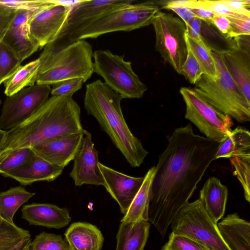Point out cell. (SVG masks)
<instances>
[{
	"label": "cell",
	"mask_w": 250,
	"mask_h": 250,
	"mask_svg": "<svg viewBox=\"0 0 250 250\" xmlns=\"http://www.w3.org/2000/svg\"><path fill=\"white\" fill-rule=\"evenodd\" d=\"M219 144L195 134L190 124L169 137L155 166L147 217L162 237L215 160Z\"/></svg>",
	"instance_id": "obj_1"
},
{
	"label": "cell",
	"mask_w": 250,
	"mask_h": 250,
	"mask_svg": "<svg viewBox=\"0 0 250 250\" xmlns=\"http://www.w3.org/2000/svg\"><path fill=\"white\" fill-rule=\"evenodd\" d=\"M80 115L72 97L52 96L30 117L7 131L0 160L14 150L83 131Z\"/></svg>",
	"instance_id": "obj_2"
},
{
	"label": "cell",
	"mask_w": 250,
	"mask_h": 250,
	"mask_svg": "<svg viewBox=\"0 0 250 250\" xmlns=\"http://www.w3.org/2000/svg\"><path fill=\"white\" fill-rule=\"evenodd\" d=\"M122 99L99 79L86 84L84 107L87 114L96 119L129 165L137 167L144 162L148 152L128 127L121 107Z\"/></svg>",
	"instance_id": "obj_3"
},
{
	"label": "cell",
	"mask_w": 250,
	"mask_h": 250,
	"mask_svg": "<svg viewBox=\"0 0 250 250\" xmlns=\"http://www.w3.org/2000/svg\"><path fill=\"white\" fill-rule=\"evenodd\" d=\"M93 53L91 45L85 40L61 48L46 45L38 58L41 66L36 84L53 85L78 78L85 83L94 72Z\"/></svg>",
	"instance_id": "obj_4"
},
{
	"label": "cell",
	"mask_w": 250,
	"mask_h": 250,
	"mask_svg": "<svg viewBox=\"0 0 250 250\" xmlns=\"http://www.w3.org/2000/svg\"><path fill=\"white\" fill-rule=\"evenodd\" d=\"M159 11V6L153 1L123 5L101 14L64 39L55 41L52 44L60 48L78 40L97 38L110 32L131 31L151 24Z\"/></svg>",
	"instance_id": "obj_5"
},
{
	"label": "cell",
	"mask_w": 250,
	"mask_h": 250,
	"mask_svg": "<svg viewBox=\"0 0 250 250\" xmlns=\"http://www.w3.org/2000/svg\"><path fill=\"white\" fill-rule=\"evenodd\" d=\"M216 77L203 75L194 90L221 113L241 123L250 121V101L225 67L221 52L212 51Z\"/></svg>",
	"instance_id": "obj_6"
},
{
	"label": "cell",
	"mask_w": 250,
	"mask_h": 250,
	"mask_svg": "<svg viewBox=\"0 0 250 250\" xmlns=\"http://www.w3.org/2000/svg\"><path fill=\"white\" fill-rule=\"evenodd\" d=\"M170 226L172 232L190 238L208 250H231L223 240L217 224L199 199L184 206Z\"/></svg>",
	"instance_id": "obj_7"
},
{
	"label": "cell",
	"mask_w": 250,
	"mask_h": 250,
	"mask_svg": "<svg viewBox=\"0 0 250 250\" xmlns=\"http://www.w3.org/2000/svg\"><path fill=\"white\" fill-rule=\"evenodd\" d=\"M93 58L94 72L123 99H140L147 90L146 86L134 72L131 63L124 60V55L99 50L93 53Z\"/></svg>",
	"instance_id": "obj_8"
},
{
	"label": "cell",
	"mask_w": 250,
	"mask_h": 250,
	"mask_svg": "<svg viewBox=\"0 0 250 250\" xmlns=\"http://www.w3.org/2000/svg\"><path fill=\"white\" fill-rule=\"evenodd\" d=\"M151 24L155 34L156 50L165 62L181 74L188 53L185 22L170 13L159 10Z\"/></svg>",
	"instance_id": "obj_9"
},
{
	"label": "cell",
	"mask_w": 250,
	"mask_h": 250,
	"mask_svg": "<svg viewBox=\"0 0 250 250\" xmlns=\"http://www.w3.org/2000/svg\"><path fill=\"white\" fill-rule=\"evenodd\" d=\"M180 92L186 104L185 118L206 137L220 143L231 130V118L215 108L193 88L182 87Z\"/></svg>",
	"instance_id": "obj_10"
},
{
	"label": "cell",
	"mask_w": 250,
	"mask_h": 250,
	"mask_svg": "<svg viewBox=\"0 0 250 250\" xmlns=\"http://www.w3.org/2000/svg\"><path fill=\"white\" fill-rule=\"evenodd\" d=\"M49 85L35 84L7 97L0 116V129L8 131L33 115L48 99Z\"/></svg>",
	"instance_id": "obj_11"
},
{
	"label": "cell",
	"mask_w": 250,
	"mask_h": 250,
	"mask_svg": "<svg viewBox=\"0 0 250 250\" xmlns=\"http://www.w3.org/2000/svg\"><path fill=\"white\" fill-rule=\"evenodd\" d=\"M71 7L54 4L40 10L28 22L30 35L41 49L55 41L62 31Z\"/></svg>",
	"instance_id": "obj_12"
},
{
	"label": "cell",
	"mask_w": 250,
	"mask_h": 250,
	"mask_svg": "<svg viewBox=\"0 0 250 250\" xmlns=\"http://www.w3.org/2000/svg\"><path fill=\"white\" fill-rule=\"evenodd\" d=\"M70 177L76 186L83 184L104 186L100 171L98 152L94 146L91 134L86 130L80 150L74 158Z\"/></svg>",
	"instance_id": "obj_13"
},
{
	"label": "cell",
	"mask_w": 250,
	"mask_h": 250,
	"mask_svg": "<svg viewBox=\"0 0 250 250\" xmlns=\"http://www.w3.org/2000/svg\"><path fill=\"white\" fill-rule=\"evenodd\" d=\"M134 2L132 0H82L79 3L71 7L63 28L55 41L64 39L103 13Z\"/></svg>",
	"instance_id": "obj_14"
},
{
	"label": "cell",
	"mask_w": 250,
	"mask_h": 250,
	"mask_svg": "<svg viewBox=\"0 0 250 250\" xmlns=\"http://www.w3.org/2000/svg\"><path fill=\"white\" fill-rule=\"evenodd\" d=\"M98 165L104 181V187L125 215L140 189L144 177L127 175L100 162Z\"/></svg>",
	"instance_id": "obj_15"
},
{
	"label": "cell",
	"mask_w": 250,
	"mask_h": 250,
	"mask_svg": "<svg viewBox=\"0 0 250 250\" xmlns=\"http://www.w3.org/2000/svg\"><path fill=\"white\" fill-rule=\"evenodd\" d=\"M86 130L56 138L31 147L39 157L64 168L73 160L81 148Z\"/></svg>",
	"instance_id": "obj_16"
},
{
	"label": "cell",
	"mask_w": 250,
	"mask_h": 250,
	"mask_svg": "<svg viewBox=\"0 0 250 250\" xmlns=\"http://www.w3.org/2000/svg\"><path fill=\"white\" fill-rule=\"evenodd\" d=\"M39 11H17L12 23L1 40L21 62L40 49L39 44L30 35L28 25L29 20Z\"/></svg>",
	"instance_id": "obj_17"
},
{
	"label": "cell",
	"mask_w": 250,
	"mask_h": 250,
	"mask_svg": "<svg viewBox=\"0 0 250 250\" xmlns=\"http://www.w3.org/2000/svg\"><path fill=\"white\" fill-rule=\"evenodd\" d=\"M22 218L30 225L47 228L61 229L71 221L66 208L46 203H33L24 205L21 209Z\"/></svg>",
	"instance_id": "obj_18"
},
{
	"label": "cell",
	"mask_w": 250,
	"mask_h": 250,
	"mask_svg": "<svg viewBox=\"0 0 250 250\" xmlns=\"http://www.w3.org/2000/svg\"><path fill=\"white\" fill-rule=\"evenodd\" d=\"M63 169L35 154L29 162L2 176L16 180L21 186H26L38 181L52 182L62 174Z\"/></svg>",
	"instance_id": "obj_19"
},
{
	"label": "cell",
	"mask_w": 250,
	"mask_h": 250,
	"mask_svg": "<svg viewBox=\"0 0 250 250\" xmlns=\"http://www.w3.org/2000/svg\"><path fill=\"white\" fill-rule=\"evenodd\" d=\"M221 52L226 68L246 97L250 101V51L236 44Z\"/></svg>",
	"instance_id": "obj_20"
},
{
	"label": "cell",
	"mask_w": 250,
	"mask_h": 250,
	"mask_svg": "<svg viewBox=\"0 0 250 250\" xmlns=\"http://www.w3.org/2000/svg\"><path fill=\"white\" fill-rule=\"evenodd\" d=\"M217 225L223 240L231 250H250V223L237 213L229 214Z\"/></svg>",
	"instance_id": "obj_21"
},
{
	"label": "cell",
	"mask_w": 250,
	"mask_h": 250,
	"mask_svg": "<svg viewBox=\"0 0 250 250\" xmlns=\"http://www.w3.org/2000/svg\"><path fill=\"white\" fill-rule=\"evenodd\" d=\"M69 250H101L104 238L95 225L86 222H74L65 233Z\"/></svg>",
	"instance_id": "obj_22"
},
{
	"label": "cell",
	"mask_w": 250,
	"mask_h": 250,
	"mask_svg": "<svg viewBox=\"0 0 250 250\" xmlns=\"http://www.w3.org/2000/svg\"><path fill=\"white\" fill-rule=\"evenodd\" d=\"M228 196L227 187L215 177L208 179L200 190L199 199L216 224L225 214Z\"/></svg>",
	"instance_id": "obj_23"
},
{
	"label": "cell",
	"mask_w": 250,
	"mask_h": 250,
	"mask_svg": "<svg viewBox=\"0 0 250 250\" xmlns=\"http://www.w3.org/2000/svg\"><path fill=\"white\" fill-rule=\"evenodd\" d=\"M150 224L146 220L136 222H121L116 235V250H144Z\"/></svg>",
	"instance_id": "obj_24"
},
{
	"label": "cell",
	"mask_w": 250,
	"mask_h": 250,
	"mask_svg": "<svg viewBox=\"0 0 250 250\" xmlns=\"http://www.w3.org/2000/svg\"><path fill=\"white\" fill-rule=\"evenodd\" d=\"M250 156V133L240 126L231 130L219 143L215 160Z\"/></svg>",
	"instance_id": "obj_25"
},
{
	"label": "cell",
	"mask_w": 250,
	"mask_h": 250,
	"mask_svg": "<svg viewBox=\"0 0 250 250\" xmlns=\"http://www.w3.org/2000/svg\"><path fill=\"white\" fill-rule=\"evenodd\" d=\"M155 166L145 174L143 183L121 222H136L147 220L151 184L155 173Z\"/></svg>",
	"instance_id": "obj_26"
},
{
	"label": "cell",
	"mask_w": 250,
	"mask_h": 250,
	"mask_svg": "<svg viewBox=\"0 0 250 250\" xmlns=\"http://www.w3.org/2000/svg\"><path fill=\"white\" fill-rule=\"evenodd\" d=\"M41 66L39 58L20 65L14 73L4 82V94L11 96L26 87L32 86L36 83Z\"/></svg>",
	"instance_id": "obj_27"
},
{
	"label": "cell",
	"mask_w": 250,
	"mask_h": 250,
	"mask_svg": "<svg viewBox=\"0 0 250 250\" xmlns=\"http://www.w3.org/2000/svg\"><path fill=\"white\" fill-rule=\"evenodd\" d=\"M35 194L27 191L22 186L12 187L0 192V217L9 223H14V216L24 203Z\"/></svg>",
	"instance_id": "obj_28"
},
{
	"label": "cell",
	"mask_w": 250,
	"mask_h": 250,
	"mask_svg": "<svg viewBox=\"0 0 250 250\" xmlns=\"http://www.w3.org/2000/svg\"><path fill=\"white\" fill-rule=\"evenodd\" d=\"M186 40L191 52L199 63L204 75L216 78V68L210 48L204 42H199L189 37Z\"/></svg>",
	"instance_id": "obj_29"
},
{
	"label": "cell",
	"mask_w": 250,
	"mask_h": 250,
	"mask_svg": "<svg viewBox=\"0 0 250 250\" xmlns=\"http://www.w3.org/2000/svg\"><path fill=\"white\" fill-rule=\"evenodd\" d=\"M30 237L28 230L14 223L3 220L0 224V250H11L22 240Z\"/></svg>",
	"instance_id": "obj_30"
},
{
	"label": "cell",
	"mask_w": 250,
	"mask_h": 250,
	"mask_svg": "<svg viewBox=\"0 0 250 250\" xmlns=\"http://www.w3.org/2000/svg\"><path fill=\"white\" fill-rule=\"evenodd\" d=\"M35 153L31 148L14 150L0 160V174L2 175L29 162Z\"/></svg>",
	"instance_id": "obj_31"
},
{
	"label": "cell",
	"mask_w": 250,
	"mask_h": 250,
	"mask_svg": "<svg viewBox=\"0 0 250 250\" xmlns=\"http://www.w3.org/2000/svg\"><path fill=\"white\" fill-rule=\"evenodd\" d=\"M229 160L234 168L235 175L243 190L245 200L250 202V156H234Z\"/></svg>",
	"instance_id": "obj_32"
},
{
	"label": "cell",
	"mask_w": 250,
	"mask_h": 250,
	"mask_svg": "<svg viewBox=\"0 0 250 250\" xmlns=\"http://www.w3.org/2000/svg\"><path fill=\"white\" fill-rule=\"evenodd\" d=\"M30 250H69L68 244L61 235L42 232L30 243Z\"/></svg>",
	"instance_id": "obj_33"
},
{
	"label": "cell",
	"mask_w": 250,
	"mask_h": 250,
	"mask_svg": "<svg viewBox=\"0 0 250 250\" xmlns=\"http://www.w3.org/2000/svg\"><path fill=\"white\" fill-rule=\"evenodd\" d=\"M22 62L1 40L0 41V85L21 65Z\"/></svg>",
	"instance_id": "obj_34"
},
{
	"label": "cell",
	"mask_w": 250,
	"mask_h": 250,
	"mask_svg": "<svg viewBox=\"0 0 250 250\" xmlns=\"http://www.w3.org/2000/svg\"><path fill=\"white\" fill-rule=\"evenodd\" d=\"M53 4L50 0H0V11H38Z\"/></svg>",
	"instance_id": "obj_35"
},
{
	"label": "cell",
	"mask_w": 250,
	"mask_h": 250,
	"mask_svg": "<svg viewBox=\"0 0 250 250\" xmlns=\"http://www.w3.org/2000/svg\"><path fill=\"white\" fill-rule=\"evenodd\" d=\"M162 250H208L206 247L187 236L172 232L168 241Z\"/></svg>",
	"instance_id": "obj_36"
},
{
	"label": "cell",
	"mask_w": 250,
	"mask_h": 250,
	"mask_svg": "<svg viewBox=\"0 0 250 250\" xmlns=\"http://www.w3.org/2000/svg\"><path fill=\"white\" fill-rule=\"evenodd\" d=\"M187 47V56L182 66L181 74L183 75L190 83L195 84L200 79L204 73L201 65L193 54L188 43Z\"/></svg>",
	"instance_id": "obj_37"
},
{
	"label": "cell",
	"mask_w": 250,
	"mask_h": 250,
	"mask_svg": "<svg viewBox=\"0 0 250 250\" xmlns=\"http://www.w3.org/2000/svg\"><path fill=\"white\" fill-rule=\"evenodd\" d=\"M227 17L230 24L233 39L250 35V15L235 13Z\"/></svg>",
	"instance_id": "obj_38"
},
{
	"label": "cell",
	"mask_w": 250,
	"mask_h": 250,
	"mask_svg": "<svg viewBox=\"0 0 250 250\" xmlns=\"http://www.w3.org/2000/svg\"><path fill=\"white\" fill-rule=\"evenodd\" d=\"M84 83L83 79L80 78L62 81L53 85L50 93L52 96L72 97L76 91L82 88Z\"/></svg>",
	"instance_id": "obj_39"
},
{
	"label": "cell",
	"mask_w": 250,
	"mask_h": 250,
	"mask_svg": "<svg viewBox=\"0 0 250 250\" xmlns=\"http://www.w3.org/2000/svg\"><path fill=\"white\" fill-rule=\"evenodd\" d=\"M211 25L215 27L225 39H233L230 24L227 17L215 15L211 21Z\"/></svg>",
	"instance_id": "obj_40"
},
{
	"label": "cell",
	"mask_w": 250,
	"mask_h": 250,
	"mask_svg": "<svg viewBox=\"0 0 250 250\" xmlns=\"http://www.w3.org/2000/svg\"><path fill=\"white\" fill-rule=\"evenodd\" d=\"M223 1L233 12L250 15V0H223Z\"/></svg>",
	"instance_id": "obj_41"
},
{
	"label": "cell",
	"mask_w": 250,
	"mask_h": 250,
	"mask_svg": "<svg viewBox=\"0 0 250 250\" xmlns=\"http://www.w3.org/2000/svg\"><path fill=\"white\" fill-rule=\"evenodd\" d=\"M202 23L203 21L201 20L193 18L192 21L186 25L187 36L197 42H204L202 37Z\"/></svg>",
	"instance_id": "obj_42"
},
{
	"label": "cell",
	"mask_w": 250,
	"mask_h": 250,
	"mask_svg": "<svg viewBox=\"0 0 250 250\" xmlns=\"http://www.w3.org/2000/svg\"><path fill=\"white\" fill-rule=\"evenodd\" d=\"M164 8L175 12L185 22L186 25L188 24L194 18L193 14L186 7L164 4Z\"/></svg>",
	"instance_id": "obj_43"
},
{
	"label": "cell",
	"mask_w": 250,
	"mask_h": 250,
	"mask_svg": "<svg viewBox=\"0 0 250 250\" xmlns=\"http://www.w3.org/2000/svg\"><path fill=\"white\" fill-rule=\"evenodd\" d=\"M188 8L193 14L194 17L201 20L208 25H211V21L216 15L210 10L204 8L191 7Z\"/></svg>",
	"instance_id": "obj_44"
},
{
	"label": "cell",
	"mask_w": 250,
	"mask_h": 250,
	"mask_svg": "<svg viewBox=\"0 0 250 250\" xmlns=\"http://www.w3.org/2000/svg\"><path fill=\"white\" fill-rule=\"evenodd\" d=\"M16 12L0 11V41L12 23Z\"/></svg>",
	"instance_id": "obj_45"
},
{
	"label": "cell",
	"mask_w": 250,
	"mask_h": 250,
	"mask_svg": "<svg viewBox=\"0 0 250 250\" xmlns=\"http://www.w3.org/2000/svg\"><path fill=\"white\" fill-rule=\"evenodd\" d=\"M51 1L56 4H59L66 7H71L81 1L82 0H50Z\"/></svg>",
	"instance_id": "obj_46"
},
{
	"label": "cell",
	"mask_w": 250,
	"mask_h": 250,
	"mask_svg": "<svg viewBox=\"0 0 250 250\" xmlns=\"http://www.w3.org/2000/svg\"><path fill=\"white\" fill-rule=\"evenodd\" d=\"M31 241V237L22 240L11 250H27Z\"/></svg>",
	"instance_id": "obj_47"
},
{
	"label": "cell",
	"mask_w": 250,
	"mask_h": 250,
	"mask_svg": "<svg viewBox=\"0 0 250 250\" xmlns=\"http://www.w3.org/2000/svg\"><path fill=\"white\" fill-rule=\"evenodd\" d=\"M6 133L7 131L2 130L0 129V151L1 150L4 145L6 139Z\"/></svg>",
	"instance_id": "obj_48"
},
{
	"label": "cell",
	"mask_w": 250,
	"mask_h": 250,
	"mask_svg": "<svg viewBox=\"0 0 250 250\" xmlns=\"http://www.w3.org/2000/svg\"><path fill=\"white\" fill-rule=\"evenodd\" d=\"M3 220L0 217V224L2 223Z\"/></svg>",
	"instance_id": "obj_49"
},
{
	"label": "cell",
	"mask_w": 250,
	"mask_h": 250,
	"mask_svg": "<svg viewBox=\"0 0 250 250\" xmlns=\"http://www.w3.org/2000/svg\"><path fill=\"white\" fill-rule=\"evenodd\" d=\"M27 250H29V248H28V249Z\"/></svg>",
	"instance_id": "obj_50"
},
{
	"label": "cell",
	"mask_w": 250,
	"mask_h": 250,
	"mask_svg": "<svg viewBox=\"0 0 250 250\" xmlns=\"http://www.w3.org/2000/svg\"><path fill=\"white\" fill-rule=\"evenodd\" d=\"M0 103H1V102H0Z\"/></svg>",
	"instance_id": "obj_51"
},
{
	"label": "cell",
	"mask_w": 250,
	"mask_h": 250,
	"mask_svg": "<svg viewBox=\"0 0 250 250\" xmlns=\"http://www.w3.org/2000/svg\"><path fill=\"white\" fill-rule=\"evenodd\" d=\"M0 102H1L0 100Z\"/></svg>",
	"instance_id": "obj_52"
}]
</instances>
